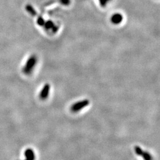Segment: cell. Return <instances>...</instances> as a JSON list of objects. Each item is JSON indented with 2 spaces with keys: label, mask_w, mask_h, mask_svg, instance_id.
<instances>
[{
  "label": "cell",
  "mask_w": 160,
  "mask_h": 160,
  "mask_svg": "<svg viewBox=\"0 0 160 160\" xmlns=\"http://www.w3.org/2000/svg\"><path fill=\"white\" fill-rule=\"evenodd\" d=\"M36 63V58L35 56H32L29 58L27 62L26 63L25 66L23 67V73L26 75H30L32 72L33 69L34 68V66Z\"/></svg>",
  "instance_id": "6da1fadb"
},
{
  "label": "cell",
  "mask_w": 160,
  "mask_h": 160,
  "mask_svg": "<svg viewBox=\"0 0 160 160\" xmlns=\"http://www.w3.org/2000/svg\"><path fill=\"white\" fill-rule=\"evenodd\" d=\"M90 104V102L88 100H84L82 101L78 102L77 103H75L72 106L71 110L73 112H77L81 110L83 108H84L87 106H88Z\"/></svg>",
  "instance_id": "7a4b0ae2"
},
{
  "label": "cell",
  "mask_w": 160,
  "mask_h": 160,
  "mask_svg": "<svg viewBox=\"0 0 160 160\" xmlns=\"http://www.w3.org/2000/svg\"><path fill=\"white\" fill-rule=\"evenodd\" d=\"M50 90V86L48 84H46V85L43 87L42 91L40 92L39 97L41 100H45L48 97L49 93Z\"/></svg>",
  "instance_id": "3957f363"
},
{
  "label": "cell",
  "mask_w": 160,
  "mask_h": 160,
  "mask_svg": "<svg viewBox=\"0 0 160 160\" xmlns=\"http://www.w3.org/2000/svg\"><path fill=\"white\" fill-rule=\"evenodd\" d=\"M24 155L26 157V160H35V155H34V151L32 149H27L24 152Z\"/></svg>",
  "instance_id": "277c9868"
},
{
  "label": "cell",
  "mask_w": 160,
  "mask_h": 160,
  "mask_svg": "<svg viewBox=\"0 0 160 160\" xmlns=\"http://www.w3.org/2000/svg\"><path fill=\"white\" fill-rule=\"evenodd\" d=\"M141 156L143 157L144 160H152V156L150 155L149 152H147V151H143L142 154L141 155Z\"/></svg>",
  "instance_id": "5b68a950"
},
{
  "label": "cell",
  "mask_w": 160,
  "mask_h": 160,
  "mask_svg": "<svg viewBox=\"0 0 160 160\" xmlns=\"http://www.w3.org/2000/svg\"><path fill=\"white\" fill-rule=\"evenodd\" d=\"M134 149H135V153H136L138 155L141 156V155L142 154L143 151H142V149L141 148L139 147H138V146H135Z\"/></svg>",
  "instance_id": "8992f818"
}]
</instances>
